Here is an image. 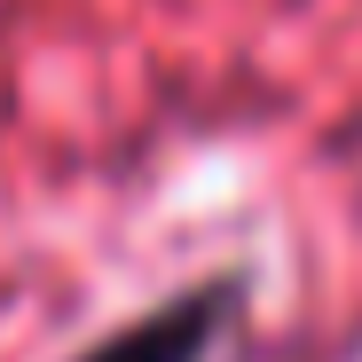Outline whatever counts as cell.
Returning a JSON list of instances; mask_svg holds the SVG:
<instances>
[{
	"mask_svg": "<svg viewBox=\"0 0 362 362\" xmlns=\"http://www.w3.org/2000/svg\"><path fill=\"white\" fill-rule=\"evenodd\" d=\"M236 291H245L236 276H205V284H189L181 299H165V308L134 315L127 331L95 339L79 362H205L213 331L236 315Z\"/></svg>",
	"mask_w": 362,
	"mask_h": 362,
	"instance_id": "1",
	"label": "cell"
}]
</instances>
